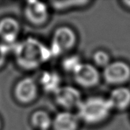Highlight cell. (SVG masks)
Returning <instances> with one entry per match:
<instances>
[{
  "label": "cell",
  "mask_w": 130,
  "mask_h": 130,
  "mask_svg": "<svg viewBox=\"0 0 130 130\" xmlns=\"http://www.w3.org/2000/svg\"><path fill=\"white\" fill-rule=\"evenodd\" d=\"M103 76L109 84L124 83L130 78V67L127 63L121 61L110 62L104 68Z\"/></svg>",
  "instance_id": "obj_6"
},
{
  "label": "cell",
  "mask_w": 130,
  "mask_h": 130,
  "mask_svg": "<svg viewBox=\"0 0 130 130\" xmlns=\"http://www.w3.org/2000/svg\"><path fill=\"white\" fill-rule=\"evenodd\" d=\"M23 14L31 25L40 27L45 25L49 18L48 6L41 2L28 1L24 6Z\"/></svg>",
  "instance_id": "obj_5"
},
{
  "label": "cell",
  "mask_w": 130,
  "mask_h": 130,
  "mask_svg": "<svg viewBox=\"0 0 130 130\" xmlns=\"http://www.w3.org/2000/svg\"><path fill=\"white\" fill-rule=\"evenodd\" d=\"M39 86L31 77H25L18 81L13 88V96L16 102L23 105L35 102L39 95Z\"/></svg>",
  "instance_id": "obj_4"
},
{
  "label": "cell",
  "mask_w": 130,
  "mask_h": 130,
  "mask_svg": "<svg viewBox=\"0 0 130 130\" xmlns=\"http://www.w3.org/2000/svg\"><path fill=\"white\" fill-rule=\"evenodd\" d=\"M76 37L74 30L68 27H60L54 31L51 45L52 57L60 56L75 45Z\"/></svg>",
  "instance_id": "obj_3"
},
{
  "label": "cell",
  "mask_w": 130,
  "mask_h": 130,
  "mask_svg": "<svg viewBox=\"0 0 130 130\" xmlns=\"http://www.w3.org/2000/svg\"><path fill=\"white\" fill-rule=\"evenodd\" d=\"M89 3V1L76 0V1H52L50 2L51 6L56 11H64L67 9L83 6Z\"/></svg>",
  "instance_id": "obj_14"
},
{
  "label": "cell",
  "mask_w": 130,
  "mask_h": 130,
  "mask_svg": "<svg viewBox=\"0 0 130 130\" xmlns=\"http://www.w3.org/2000/svg\"><path fill=\"white\" fill-rule=\"evenodd\" d=\"M76 82L84 88H91L99 81L100 75L97 69L93 65L82 63L74 73Z\"/></svg>",
  "instance_id": "obj_9"
},
{
  "label": "cell",
  "mask_w": 130,
  "mask_h": 130,
  "mask_svg": "<svg viewBox=\"0 0 130 130\" xmlns=\"http://www.w3.org/2000/svg\"><path fill=\"white\" fill-rule=\"evenodd\" d=\"M123 3H124L126 6L130 8V1H124Z\"/></svg>",
  "instance_id": "obj_18"
},
{
  "label": "cell",
  "mask_w": 130,
  "mask_h": 130,
  "mask_svg": "<svg viewBox=\"0 0 130 130\" xmlns=\"http://www.w3.org/2000/svg\"><path fill=\"white\" fill-rule=\"evenodd\" d=\"M15 61L18 67L33 71L52 57L49 46L34 37H27L13 46Z\"/></svg>",
  "instance_id": "obj_1"
},
{
  "label": "cell",
  "mask_w": 130,
  "mask_h": 130,
  "mask_svg": "<svg viewBox=\"0 0 130 130\" xmlns=\"http://www.w3.org/2000/svg\"><path fill=\"white\" fill-rule=\"evenodd\" d=\"M19 21L11 16L0 19V39L6 45H15L20 31Z\"/></svg>",
  "instance_id": "obj_8"
},
{
  "label": "cell",
  "mask_w": 130,
  "mask_h": 130,
  "mask_svg": "<svg viewBox=\"0 0 130 130\" xmlns=\"http://www.w3.org/2000/svg\"><path fill=\"white\" fill-rule=\"evenodd\" d=\"M12 50L11 45L0 42V69L5 65L10 51Z\"/></svg>",
  "instance_id": "obj_17"
},
{
  "label": "cell",
  "mask_w": 130,
  "mask_h": 130,
  "mask_svg": "<svg viewBox=\"0 0 130 130\" xmlns=\"http://www.w3.org/2000/svg\"><path fill=\"white\" fill-rule=\"evenodd\" d=\"M57 104L64 109L78 108L83 100L80 92L71 86H61L54 93Z\"/></svg>",
  "instance_id": "obj_7"
},
{
  "label": "cell",
  "mask_w": 130,
  "mask_h": 130,
  "mask_svg": "<svg viewBox=\"0 0 130 130\" xmlns=\"http://www.w3.org/2000/svg\"><path fill=\"white\" fill-rule=\"evenodd\" d=\"M81 64L82 62H80L79 57L77 55H70L65 57L62 61V64L65 71L74 74Z\"/></svg>",
  "instance_id": "obj_15"
},
{
  "label": "cell",
  "mask_w": 130,
  "mask_h": 130,
  "mask_svg": "<svg viewBox=\"0 0 130 130\" xmlns=\"http://www.w3.org/2000/svg\"><path fill=\"white\" fill-rule=\"evenodd\" d=\"M94 62L99 67L105 68L108 64H110V57L106 52L104 51H96L94 54Z\"/></svg>",
  "instance_id": "obj_16"
},
{
  "label": "cell",
  "mask_w": 130,
  "mask_h": 130,
  "mask_svg": "<svg viewBox=\"0 0 130 130\" xmlns=\"http://www.w3.org/2000/svg\"><path fill=\"white\" fill-rule=\"evenodd\" d=\"M113 108L123 110L130 104V90L124 87H119L113 90L108 98Z\"/></svg>",
  "instance_id": "obj_12"
},
{
  "label": "cell",
  "mask_w": 130,
  "mask_h": 130,
  "mask_svg": "<svg viewBox=\"0 0 130 130\" xmlns=\"http://www.w3.org/2000/svg\"><path fill=\"white\" fill-rule=\"evenodd\" d=\"M37 83L43 90L54 94L61 87V78L55 71H44L40 74Z\"/></svg>",
  "instance_id": "obj_11"
},
{
  "label": "cell",
  "mask_w": 130,
  "mask_h": 130,
  "mask_svg": "<svg viewBox=\"0 0 130 130\" xmlns=\"http://www.w3.org/2000/svg\"><path fill=\"white\" fill-rule=\"evenodd\" d=\"M113 108L108 99L92 96L81 102L78 108V116L88 124H97L107 118Z\"/></svg>",
  "instance_id": "obj_2"
},
{
  "label": "cell",
  "mask_w": 130,
  "mask_h": 130,
  "mask_svg": "<svg viewBox=\"0 0 130 130\" xmlns=\"http://www.w3.org/2000/svg\"><path fill=\"white\" fill-rule=\"evenodd\" d=\"M30 123L37 130H48L52 127L53 119L45 110H37L31 115Z\"/></svg>",
  "instance_id": "obj_13"
},
{
  "label": "cell",
  "mask_w": 130,
  "mask_h": 130,
  "mask_svg": "<svg viewBox=\"0 0 130 130\" xmlns=\"http://www.w3.org/2000/svg\"><path fill=\"white\" fill-rule=\"evenodd\" d=\"M78 122V115L69 111H63L57 113L53 119L52 128L53 130H76Z\"/></svg>",
  "instance_id": "obj_10"
},
{
  "label": "cell",
  "mask_w": 130,
  "mask_h": 130,
  "mask_svg": "<svg viewBox=\"0 0 130 130\" xmlns=\"http://www.w3.org/2000/svg\"><path fill=\"white\" fill-rule=\"evenodd\" d=\"M2 120L0 118V130L2 129Z\"/></svg>",
  "instance_id": "obj_19"
}]
</instances>
